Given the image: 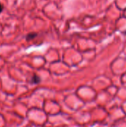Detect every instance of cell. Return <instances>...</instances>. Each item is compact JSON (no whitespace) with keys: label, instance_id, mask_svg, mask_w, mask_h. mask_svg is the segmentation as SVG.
Returning a JSON list of instances; mask_svg holds the SVG:
<instances>
[{"label":"cell","instance_id":"cell-1","mask_svg":"<svg viewBox=\"0 0 126 127\" xmlns=\"http://www.w3.org/2000/svg\"><path fill=\"white\" fill-rule=\"evenodd\" d=\"M36 35H37V34H36V33H30L27 34V37H26V39H27V41H29V40L33 39L34 37H36Z\"/></svg>","mask_w":126,"mask_h":127},{"label":"cell","instance_id":"cell-2","mask_svg":"<svg viewBox=\"0 0 126 127\" xmlns=\"http://www.w3.org/2000/svg\"><path fill=\"white\" fill-rule=\"evenodd\" d=\"M32 81H33V83H37L39 82V78L37 76H34V77L32 78Z\"/></svg>","mask_w":126,"mask_h":127},{"label":"cell","instance_id":"cell-3","mask_svg":"<svg viewBox=\"0 0 126 127\" xmlns=\"http://www.w3.org/2000/svg\"><path fill=\"white\" fill-rule=\"evenodd\" d=\"M2 10H3V7H2V4H1L0 3V13H1Z\"/></svg>","mask_w":126,"mask_h":127}]
</instances>
